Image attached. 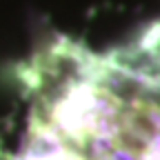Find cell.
Here are the masks:
<instances>
[{
	"label": "cell",
	"mask_w": 160,
	"mask_h": 160,
	"mask_svg": "<svg viewBox=\"0 0 160 160\" xmlns=\"http://www.w3.org/2000/svg\"><path fill=\"white\" fill-rule=\"evenodd\" d=\"M11 160H160V60L53 49L31 76Z\"/></svg>",
	"instance_id": "1"
}]
</instances>
